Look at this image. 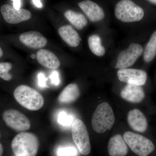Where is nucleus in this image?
I'll return each instance as SVG.
<instances>
[{"label":"nucleus","instance_id":"1","mask_svg":"<svg viewBox=\"0 0 156 156\" xmlns=\"http://www.w3.org/2000/svg\"><path fill=\"white\" fill-rule=\"evenodd\" d=\"M39 146L38 139L35 134L21 132L14 137L11 148L16 156H35Z\"/></svg>","mask_w":156,"mask_h":156},{"label":"nucleus","instance_id":"2","mask_svg":"<svg viewBox=\"0 0 156 156\" xmlns=\"http://www.w3.org/2000/svg\"><path fill=\"white\" fill-rule=\"evenodd\" d=\"M14 98L23 107L30 111H37L44 106V99L36 89L26 85L18 86L14 90Z\"/></svg>","mask_w":156,"mask_h":156},{"label":"nucleus","instance_id":"3","mask_svg":"<svg viewBox=\"0 0 156 156\" xmlns=\"http://www.w3.org/2000/svg\"><path fill=\"white\" fill-rule=\"evenodd\" d=\"M117 19L124 23L138 22L145 16L144 9L133 0H120L115 6Z\"/></svg>","mask_w":156,"mask_h":156},{"label":"nucleus","instance_id":"4","mask_svg":"<svg viewBox=\"0 0 156 156\" xmlns=\"http://www.w3.org/2000/svg\"><path fill=\"white\" fill-rule=\"evenodd\" d=\"M115 122L113 111L107 102L99 104L92 115V127L93 130L99 134L110 130Z\"/></svg>","mask_w":156,"mask_h":156},{"label":"nucleus","instance_id":"5","mask_svg":"<svg viewBox=\"0 0 156 156\" xmlns=\"http://www.w3.org/2000/svg\"><path fill=\"white\" fill-rule=\"evenodd\" d=\"M123 138L131 150L137 155L147 156L154 150L153 143L140 134L127 131Z\"/></svg>","mask_w":156,"mask_h":156},{"label":"nucleus","instance_id":"6","mask_svg":"<svg viewBox=\"0 0 156 156\" xmlns=\"http://www.w3.org/2000/svg\"><path fill=\"white\" fill-rule=\"evenodd\" d=\"M72 134L74 142L80 153L88 155L91 151L89 133L83 122L76 119L72 125Z\"/></svg>","mask_w":156,"mask_h":156},{"label":"nucleus","instance_id":"7","mask_svg":"<svg viewBox=\"0 0 156 156\" xmlns=\"http://www.w3.org/2000/svg\"><path fill=\"white\" fill-rule=\"evenodd\" d=\"M144 48L141 45L136 43L130 44L128 48L121 51L117 58L115 68H128L136 62L143 53Z\"/></svg>","mask_w":156,"mask_h":156},{"label":"nucleus","instance_id":"8","mask_svg":"<svg viewBox=\"0 0 156 156\" xmlns=\"http://www.w3.org/2000/svg\"><path fill=\"white\" fill-rule=\"evenodd\" d=\"M3 118L6 125L15 131L23 132L30 128V121L28 118L16 110L5 111L3 113Z\"/></svg>","mask_w":156,"mask_h":156},{"label":"nucleus","instance_id":"9","mask_svg":"<svg viewBox=\"0 0 156 156\" xmlns=\"http://www.w3.org/2000/svg\"><path fill=\"white\" fill-rule=\"evenodd\" d=\"M119 80L127 84L142 86L147 80V73L143 70L126 68L120 69L117 72Z\"/></svg>","mask_w":156,"mask_h":156},{"label":"nucleus","instance_id":"10","mask_svg":"<svg viewBox=\"0 0 156 156\" xmlns=\"http://www.w3.org/2000/svg\"><path fill=\"white\" fill-rule=\"evenodd\" d=\"M1 12L6 22L10 24H16L26 21L31 18L30 11L25 9H15L8 4L1 7Z\"/></svg>","mask_w":156,"mask_h":156},{"label":"nucleus","instance_id":"11","mask_svg":"<svg viewBox=\"0 0 156 156\" xmlns=\"http://www.w3.org/2000/svg\"><path fill=\"white\" fill-rule=\"evenodd\" d=\"M78 5L92 22L102 20L105 14L102 8L97 3L91 0H84L78 3Z\"/></svg>","mask_w":156,"mask_h":156},{"label":"nucleus","instance_id":"12","mask_svg":"<svg viewBox=\"0 0 156 156\" xmlns=\"http://www.w3.org/2000/svg\"><path fill=\"white\" fill-rule=\"evenodd\" d=\"M19 39L23 44L33 49L44 48L48 43L46 37L39 32L36 31H30L23 33L20 35Z\"/></svg>","mask_w":156,"mask_h":156},{"label":"nucleus","instance_id":"13","mask_svg":"<svg viewBox=\"0 0 156 156\" xmlns=\"http://www.w3.org/2000/svg\"><path fill=\"white\" fill-rule=\"evenodd\" d=\"M128 121L129 126L134 131L144 133L147 129V120L142 112L137 109H134L129 112Z\"/></svg>","mask_w":156,"mask_h":156},{"label":"nucleus","instance_id":"14","mask_svg":"<svg viewBox=\"0 0 156 156\" xmlns=\"http://www.w3.org/2000/svg\"><path fill=\"white\" fill-rule=\"evenodd\" d=\"M121 96L129 102L138 103L144 99L145 93L141 86L127 84L121 91Z\"/></svg>","mask_w":156,"mask_h":156},{"label":"nucleus","instance_id":"15","mask_svg":"<svg viewBox=\"0 0 156 156\" xmlns=\"http://www.w3.org/2000/svg\"><path fill=\"white\" fill-rule=\"evenodd\" d=\"M108 151L110 156H126L128 153V147L124 138L117 134L109 139Z\"/></svg>","mask_w":156,"mask_h":156},{"label":"nucleus","instance_id":"16","mask_svg":"<svg viewBox=\"0 0 156 156\" xmlns=\"http://www.w3.org/2000/svg\"><path fill=\"white\" fill-rule=\"evenodd\" d=\"M37 60L44 67L56 70L59 67L60 62L57 56L51 51L41 49L37 52Z\"/></svg>","mask_w":156,"mask_h":156},{"label":"nucleus","instance_id":"17","mask_svg":"<svg viewBox=\"0 0 156 156\" xmlns=\"http://www.w3.org/2000/svg\"><path fill=\"white\" fill-rule=\"evenodd\" d=\"M58 33L62 39L69 47L76 48L80 44V38L79 34L71 26L61 27L58 29Z\"/></svg>","mask_w":156,"mask_h":156},{"label":"nucleus","instance_id":"18","mask_svg":"<svg viewBox=\"0 0 156 156\" xmlns=\"http://www.w3.org/2000/svg\"><path fill=\"white\" fill-rule=\"evenodd\" d=\"M80 93V89L76 84H70L63 89L58 96V101L62 104L72 103L79 98Z\"/></svg>","mask_w":156,"mask_h":156},{"label":"nucleus","instance_id":"19","mask_svg":"<svg viewBox=\"0 0 156 156\" xmlns=\"http://www.w3.org/2000/svg\"><path fill=\"white\" fill-rule=\"evenodd\" d=\"M64 15L69 21L78 30L83 29L88 23L87 18L83 14L73 10H67Z\"/></svg>","mask_w":156,"mask_h":156},{"label":"nucleus","instance_id":"20","mask_svg":"<svg viewBox=\"0 0 156 156\" xmlns=\"http://www.w3.org/2000/svg\"><path fill=\"white\" fill-rule=\"evenodd\" d=\"M156 56V30L152 34L150 38L144 49L143 58L146 62H150Z\"/></svg>","mask_w":156,"mask_h":156},{"label":"nucleus","instance_id":"21","mask_svg":"<svg viewBox=\"0 0 156 156\" xmlns=\"http://www.w3.org/2000/svg\"><path fill=\"white\" fill-rule=\"evenodd\" d=\"M88 44L92 53L96 56H102L105 54V48L101 45V39L98 35H93L89 37Z\"/></svg>","mask_w":156,"mask_h":156},{"label":"nucleus","instance_id":"22","mask_svg":"<svg viewBox=\"0 0 156 156\" xmlns=\"http://www.w3.org/2000/svg\"><path fill=\"white\" fill-rule=\"evenodd\" d=\"M75 120L74 117L73 115L68 114L65 111L59 112L57 117V122L58 124L65 127L72 125Z\"/></svg>","mask_w":156,"mask_h":156},{"label":"nucleus","instance_id":"23","mask_svg":"<svg viewBox=\"0 0 156 156\" xmlns=\"http://www.w3.org/2000/svg\"><path fill=\"white\" fill-rule=\"evenodd\" d=\"M12 67V64L9 62H0V78L5 81L11 80L12 76L9 73V72Z\"/></svg>","mask_w":156,"mask_h":156},{"label":"nucleus","instance_id":"24","mask_svg":"<svg viewBox=\"0 0 156 156\" xmlns=\"http://www.w3.org/2000/svg\"><path fill=\"white\" fill-rule=\"evenodd\" d=\"M56 155L57 156H77L78 151L73 147H60L56 151Z\"/></svg>","mask_w":156,"mask_h":156},{"label":"nucleus","instance_id":"25","mask_svg":"<svg viewBox=\"0 0 156 156\" xmlns=\"http://www.w3.org/2000/svg\"><path fill=\"white\" fill-rule=\"evenodd\" d=\"M38 85L41 88H48L47 85V81L48 79L45 76L44 73H39L37 75Z\"/></svg>","mask_w":156,"mask_h":156},{"label":"nucleus","instance_id":"26","mask_svg":"<svg viewBox=\"0 0 156 156\" xmlns=\"http://www.w3.org/2000/svg\"><path fill=\"white\" fill-rule=\"evenodd\" d=\"M51 83L55 86H58L60 83L59 74L57 71L54 70L50 76Z\"/></svg>","mask_w":156,"mask_h":156},{"label":"nucleus","instance_id":"27","mask_svg":"<svg viewBox=\"0 0 156 156\" xmlns=\"http://www.w3.org/2000/svg\"><path fill=\"white\" fill-rule=\"evenodd\" d=\"M13 2V7L15 9H19L21 5V0H12Z\"/></svg>","mask_w":156,"mask_h":156},{"label":"nucleus","instance_id":"28","mask_svg":"<svg viewBox=\"0 0 156 156\" xmlns=\"http://www.w3.org/2000/svg\"><path fill=\"white\" fill-rule=\"evenodd\" d=\"M34 5L36 6L37 8H41L42 7V4L41 0H33Z\"/></svg>","mask_w":156,"mask_h":156},{"label":"nucleus","instance_id":"29","mask_svg":"<svg viewBox=\"0 0 156 156\" xmlns=\"http://www.w3.org/2000/svg\"><path fill=\"white\" fill-rule=\"evenodd\" d=\"M0 137H1V134H0ZM3 152H4V148H3L2 145L0 142V156L2 155Z\"/></svg>","mask_w":156,"mask_h":156},{"label":"nucleus","instance_id":"30","mask_svg":"<svg viewBox=\"0 0 156 156\" xmlns=\"http://www.w3.org/2000/svg\"><path fill=\"white\" fill-rule=\"evenodd\" d=\"M147 1L151 4L156 5V0H147Z\"/></svg>","mask_w":156,"mask_h":156},{"label":"nucleus","instance_id":"31","mask_svg":"<svg viewBox=\"0 0 156 156\" xmlns=\"http://www.w3.org/2000/svg\"><path fill=\"white\" fill-rule=\"evenodd\" d=\"M3 55V50H2V48L0 47V57H2Z\"/></svg>","mask_w":156,"mask_h":156},{"label":"nucleus","instance_id":"32","mask_svg":"<svg viewBox=\"0 0 156 156\" xmlns=\"http://www.w3.org/2000/svg\"><path fill=\"white\" fill-rule=\"evenodd\" d=\"M31 57L33 58V59H34V58H35V57H36V55H34V54H32L31 56Z\"/></svg>","mask_w":156,"mask_h":156},{"label":"nucleus","instance_id":"33","mask_svg":"<svg viewBox=\"0 0 156 156\" xmlns=\"http://www.w3.org/2000/svg\"></svg>","mask_w":156,"mask_h":156}]
</instances>
